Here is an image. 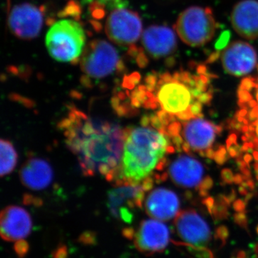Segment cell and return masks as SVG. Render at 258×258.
Wrapping results in <instances>:
<instances>
[{
  "label": "cell",
  "instance_id": "6da1fadb",
  "mask_svg": "<svg viewBox=\"0 0 258 258\" xmlns=\"http://www.w3.org/2000/svg\"><path fill=\"white\" fill-rule=\"evenodd\" d=\"M59 127L66 145L78 158L86 176H104L112 181L123 153L125 129L101 118L70 110Z\"/></svg>",
  "mask_w": 258,
  "mask_h": 258
},
{
  "label": "cell",
  "instance_id": "7a4b0ae2",
  "mask_svg": "<svg viewBox=\"0 0 258 258\" xmlns=\"http://www.w3.org/2000/svg\"><path fill=\"white\" fill-rule=\"evenodd\" d=\"M213 77L204 64L190 70L149 75L146 84L139 87L145 93L143 107L147 109L160 107L169 114L177 115L199 101L204 93L212 91L210 82Z\"/></svg>",
  "mask_w": 258,
  "mask_h": 258
},
{
  "label": "cell",
  "instance_id": "3957f363",
  "mask_svg": "<svg viewBox=\"0 0 258 258\" xmlns=\"http://www.w3.org/2000/svg\"><path fill=\"white\" fill-rule=\"evenodd\" d=\"M149 125L125 129L121 159L112 180L115 186L142 184L164 157L170 138Z\"/></svg>",
  "mask_w": 258,
  "mask_h": 258
},
{
  "label": "cell",
  "instance_id": "277c9868",
  "mask_svg": "<svg viewBox=\"0 0 258 258\" xmlns=\"http://www.w3.org/2000/svg\"><path fill=\"white\" fill-rule=\"evenodd\" d=\"M45 42L52 58L58 62H73L82 55L86 47V33L78 22L62 20L51 26Z\"/></svg>",
  "mask_w": 258,
  "mask_h": 258
},
{
  "label": "cell",
  "instance_id": "5b68a950",
  "mask_svg": "<svg viewBox=\"0 0 258 258\" xmlns=\"http://www.w3.org/2000/svg\"><path fill=\"white\" fill-rule=\"evenodd\" d=\"M217 25L211 9L194 6L179 15L175 25L178 36L186 45L203 46L215 36Z\"/></svg>",
  "mask_w": 258,
  "mask_h": 258
},
{
  "label": "cell",
  "instance_id": "8992f818",
  "mask_svg": "<svg viewBox=\"0 0 258 258\" xmlns=\"http://www.w3.org/2000/svg\"><path fill=\"white\" fill-rule=\"evenodd\" d=\"M81 57L83 72L93 79H104L113 74L119 62L118 51L106 40L90 42L85 47Z\"/></svg>",
  "mask_w": 258,
  "mask_h": 258
},
{
  "label": "cell",
  "instance_id": "52a82bcc",
  "mask_svg": "<svg viewBox=\"0 0 258 258\" xmlns=\"http://www.w3.org/2000/svg\"><path fill=\"white\" fill-rule=\"evenodd\" d=\"M125 235L134 240L139 252L146 255L161 253L170 241V232L160 220H146L136 231L127 230Z\"/></svg>",
  "mask_w": 258,
  "mask_h": 258
},
{
  "label": "cell",
  "instance_id": "ba28073f",
  "mask_svg": "<svg viewBox=\"0 0 258 258\" xmlns=\"http://www.w3.org/2000/svg\"><path fill=\"white\" fill-rule=\"evenodd\" d=\"M106 32L110 40L117 45H133L142 35V20L137 13L118 8L107 19Z\"/></svg>",
  "mask_w": 258,
  "mask_h": 258
},
{
  "label": "cell",
  "instance_id": "9c48e42d",
  "mask_svg": "<svg viewBox=\"0 0 258 258\" xmlns=\"http://www.w3.org/2000/svg\"><path fill=\"white\" fill-rule=\"evenodd\" d=\"M179 238L189 245L205 247L212 240V232L208 222L194 210L179 212L174 220Z\"/></svg>",
  "mask_w": 258,
  "mask_h": 258
},
{
  "label": "cell",
  "instance_id": "30bf717a",
  "mask_svg": "<svg viewBox=\"0 0 258 258\" xmlns=\"http://www.w3.org/2000/svg\"><path fill=\"white\" fill-rule=\"evenodd\" d=\"M108 194V205L115 217L125 222H132V210L143 207L146 190L143 185L123 184L115 186Z\"/></svg>",
  "mask_w": 258,
  "mask_h": 258
},
{
  "label": "cell",
  "instance_id": "8fae6325",
  "mask_svg": "<svg viewBox=\"0 0 258 258\" xmlns=\"http://www.w3.org/2000/svg\"><path fill=\"white\" fill-rule=\"evenodd\" d=\"M221 59L226 72L237 77L250 74L258 66L256 50L244 41L232 42L223 51Z\"/></svg>",
  "mask_w": 258,
  "mask_h": 258
},
{
  "label": "cell",
  "instance_id": "7c38bea8",
  "mask_svg": "<svg viewBox=\"0 0 258 258\" xmlns=\"http://www.w3.org/2000/svg\"><path fill=\"white\" fill-rule=\"evenodd\" d=\"M42 23V12L34 5H18L10 13L9 25L12 32L24 40L36 37L41 30Z\"/></svg>",
  "mask_w": 258,
  "mask_h": 258
},
{
  "label": "cell",
  "instance_id": "4fadbf2b",
  "mask_svg": "<svg viewBox=\"0 0 258 258\" xmlns=\"http://www.w3.org/2000/svg\"><path fill=\"white\" fill-rule=\"evenodd\" d=\"M31 217L27 210L18 206L5 208L0 217V232L3 240L19 242L25 240L32 230Z\"/></svg>",
  "mask_w": 258,
  "mask_h": 258
},
{
  "label": "cell",
  "instance_id": "5bb4252c",
  "mask_svg": "<svg viewBox=\"0 0 258 258\" xmlns=\"http://www.w3.org/2000/svg\"><path fill=\"white\" fill-rule=\"evenodd\" d=\"M142 45L150 57L162 58L175 52L177 40L175 32L169 27L152 25L144 32Z\"/></svg>",
  "mask_w": 258,
  "mask_h": 258
},
{
  "label": "cell",
  "instance_id": "9a60e30c",
  "mask_svg": "<svg viewBox=\"0 0 258 258\" xmlns=\"http://www.w3.org/2000/svg\"><path fill=\"white\" fill-rule=\"evenodd\" d=\"M231 23L239 35L247 40L258 37V1L242 0L234 7Z\"/></svg>",
  "mask_w": 258,
  "mask_h": 258
},
{
  "label": "cell",
  "instance_id": "2e32d148",
  "mask_svg": "<svg viewBox=\"0 0 258 258\" xmlns=\"http://www.w3.org/2000/svg\"><path fill=\"white\" fill-rule=\"evenodd\" d=\"M145 209L152 218L169 221L179 213V198L171 190L158 188L149 194L146 200Z\"/></svg>",
  "mask_w": 258,
  "mask_h": 258
},
{
  "label": "cell",
  "instance_id": "e0dca14e",
  "mask_svg": "<svg viewBox=\"0 0 258 258\" xmlns=\"http://www.w3.org/2000/svg\"><path fill=\"white\" fill-rule=\"evenodd\" d=\"M169 175L176 184L186 188L195 187L204 174L201 163L192 157L180 156L169 167Z\"/></svg>",
  "mask_w": 258,
  "mask_h": 258
},
{
  "label": "cell",
  "instance_id": "ac0fdd59",
  "mask_svg": "<svg viewBox=\"0 0 258 258\" xmlns=\"http://www.w3.org/2000/svg\"><path fill=\"white\" fill-rule=\"evenodd\" d=\"M20 179L29 189L42 190L52 182L53 171L47 161L40 158H32L24 164L20 171Z\"/></svg>",
  "mask_w": 258,
  "mask_h": 258
},
{
  "label": "cell",
  "instance_id": "d6986e66",
  "mask_svg": "<svg viewBox=\"0 0 258 258\" xmlns=\"http://www.w3.org/2000/svg\"><path fill=\"white\" fill-rule=\"evenodd\" d=\"M216 125L198 118L184 124L183 137L195 151L207 150L215 139Z\"/></svg>",
  "mask_w": 258,
  "mask_h": 258
},
{
  "label": "cell",
  "instance_id": "ffe728a7",
  "mask_svg": "<svg viewBox=\"0 0 258 258\" xmlns=\"http://www.w3.org/2000/svg\"><path fill=\"white\" fill-rule=\"evenodd\" d=\"M1 176L9 174L16 166L18 154L9 141L2 139L1 144Z\"/></svg>",
  "mask_w": 258,
  "mask_h": 258
},
{
  "label": "cell",
  "instance_id": "44dd1931",
  "mask_svg": "<svg viewBox=\"0 0 258 258\" xmlns=\"http://www.w3.org/2000/svg\"><path fill=\"white\" fill-rule=\"evenodd\" d=\"M227 159H228V157H227V149L224 146H220L215 152L214 159L217 164H220V165H223Z\"/></svg>",
  "mask_w": 258,
  "mask_h": 258
},
{
  "label": "cell",
  "instance_id": "7402d4cb",
  "mask_svg": "<svg viewBox=\"0 0 258 258\" xmlns=\"http://www.w3.org/2000/svg\"><path fill=\"white\" fill-rule=\"evenodd\" d=\"M230 33L229 31H225L222 32L220 37H219L218 40L216 42L217 50H220L222 49L225 48L230 41Z\"/></svg>",
  "mask_w": 258,
  "mask_h": 258
},
{
  "label": "cell",
  "instance_id": "603a6c76",
  "mask_svg": "<svg viewBox=\"0 0 258 258\" xmlns=\"http://www.w3.org/2000/svg\"><path fill=\"white\" fill-rule=\"evenodd\" d=\"M181 130V123H179V122L178 121L172 122V123H171L170 124L167 126L168 134H169L170 138H172V137L179 135Z\"/></svg>",
  "mask_w": 258,
  "mask_h": 258
},
{
  "label": "cell",
  "instance_id": "cb8c5ba5",
  "mask_svg": "<svg viewBox=\"0 0 258 258\" xmlns=\"http://www.w3.org/2000/svg\"><path fill=\"white\" fill-rule=\"evenodd\" d=\"M203 103L199 101L194 102L190 106L189 108L191 113L195 115L196 118H203V114L202 113L203 111Z\"/></svg>",
  "mask_w": 258,
  "mask_h": 258
},
{
  "label": "cell",
  "instance_id": "d4e9b609",
  "mask_svg": "<svg viewBox=\"0 0 258 258\" xmlns=\"http://www.w3.org/2000/svg\"><path fill=\"white\" fill-rule=\"evenodd\" d=\"M222 179L223 180L224 183L227 184H231L234 182V177L232 171L229 169H224L221 172Z\"/></svg>",
  "mask_w": 258,
  "mask_h": 258
},
{
  "label": "cell",
  "instance_id": "484cf974",
  "mask_svg": "<svg viewBox=\"0 0 258 258\" xmlns=\"http://www.w3.org/2000/svg\"><path fill=\"white\" fill-rule=\"evenodd\" d=\"M237 97L238 101L247 103L252 99V95L249 91L245 90L239 89L237 91Z\"/></svg>",
  "mask_w": 258,
  "mask_h": 258
},
{
  "label": "cell",
  "instance_id": "4316f807",
  "mask_svg": "<svg viewBox=\"0 0 258 258\" xmlns=\"http://www.w3.org/2000/svg\"><path fill=\"white\" fill-rule=\"evenodd\" d=\"M212 186H213V180L210 176H207L199 185L198 190H205L209 191V190L212 189Z\"/></svg>",
  "mask_w": 258,
  "mask_h": 258
},
{
  "label": "cell",
  "instance_id": "83f0119b",
  "mask_svg": "<svg viewBox=\"0 0 258 258\" xmlns=\"http://www.w3.org/2000/svg\"><path fill=\"white\" fill-rule=\"evenodd\" d=\"M234 218H235V221L242 227H245L247 225V217H246L245 212H237L234 215Z\"/></svg>",
  "mask_w": 258,
  "mask_h": 258
},
{
  "label": "cell",
  "instance_id": "f1b7e54d",
  "mask_svg": "<svg viewBox=\"0 0 258 258\" xmlns=\"http://www.w3.org/2000/svg\"><path fill=\"white\" fill-rule=\"evenodd\" d=\"M176 117L181 120H189L190 119H191V118H196L195 115L191 113V110H190L189 108L185 110L184 111L178 113V114L176 115Z\"/></svg>",
  "mask_w": 258,
  "mask_h": 258
},
{
  "label": "cell",
  "instance_id": "f546056e",
  "mask_svg": "<svg viewBox=\"0 0 258 258\" xmlns=\"http://www.w3.org/2000/svg\"><path fill=\"white\" fill-rule=\"evenodd\" d=\"M233 208L237 212H244L246 208V203L241 200H235L233 203Z\"/></svg>",
  "mask_w": 258,
  "mask_h": 258
},
{
  "label": "cell",
  "instance_id": "4dcf8cb0",
  "mask_svg": "<svg viewBox=\"0 0 258 258\" xmlns=\"http://www.w3.org/2000/svg\"><path fill=\"white\" fill-rule=\"evenodd\" d=\"M171 139H172L173 144L176 146V150L179 152H181V149H182L181 146L184 144V139H183L182 137H181L179 134V135L176 136V137H172Z\"/></svg>",
  "mask_w": 258,
  "mask_h": 258
},
{
  "label": "cell",
  "instance_id": "1f68e13d",
  "mask_svg": "<svg viewBox=\"0 0 258 258\" xmlns=\"http://www.w3.org/2000/svg\"><path fill=\"white\" fill-rule=\"evenodd\" d=\"M203 203L207 207L210 213L212 214V210H213L214 207L215 205V200L211 198V197H208V198L203 200Z\"/></svg>",
  "mask_w": 258,
  "mask_h": 258
},
{
  "label": "cell",
  "instance_id": "d6a6232c",
  "mask_svg": "<svg viewBox=\"0 0 258 258\" xmlns=\"http://www.w3.org/2000/svg\"><path fill=\"white\" fill-rule=\"evenodd\" d=\"M248 117L249 120H250L251 121L258 119V106L251 109V111H249Z\"/></svg>",
  "mask_w": 258,
  "mask_h": 258
},
{
  "label": "cell",
  "instance_id": "836d02e7",
  "mask_svg": "<svg viewBox=\"0 0 258 258\" xmlns=\"http://www.w3.org/2000/svg\"><path fill=\"white\" fill-rule=\"evenodd\" d=\"M205 154H206L207 157L209 158V159H212L215 157V152L212 148H209V149L205 151Z\"/></svg>",
  "mask_w": 258,
  "mask_h": 258
},
{
  "label": "cell",
  "instance_id": "e575fe53",
  "mask_svg": "<svg viewBox=\"0 0 258 258\" xmlns=\"http://www.w3.org/2000/svg\"><path fill=\"white\" fill-rule=\"evenodd\" d=\"M243 181V177H242V175H241L240 174H236L235 177H234V182H235V184H241Z\"/></svg>",
  "mask_w": 258,
  "mask_h": 258
},
{
  "label": "cell",
  "instance_id": "d590c367",
  "mask_svg": "<svg viewBox=\"0 0 258 258\" xmlns=\"http://www.w3.org/2000/svg\"><path fill=\"white\" fill-rule=\"evenodd\" d=\"M181 148H182V150L184 151L185 153L186 154H189L191 153V147L187 142H184V144L181 146Z\"/></svg>",
  "mask_w": 258,
  "mask_h": 258
},
{
  "label": "cell",
  "instance_id": "8d00e7d4",
  "mask_svg": "<svg viewBox=\"0 0 258 258\" xmlns=\"http://www.w3.org/2000/svg\"><path fill=\"white\" fill-rule=\"evenodd\" d=\"M247 114V109H241L240 111L236 112L235 118L237 117H244Z\"/></svg>",
  "mask_w": 258,
  "mask_h": 258
},
{
  "label": "cell",
  "instance_id": "74e56055",
  "mask_svg": "<svg viewBox=\"0 0 258 258\" xmlns=\"http://www.w3.org/2000/svg\"><path fill=\"white\" fill-rule=\"evenodd\" d=\"M240 170L243 175H245L248 176L249 178H251V173L250 171H249V167L242 168Z\"/></svg>",
  "mask_w": 258,
  "mask_h": 258
},
{
  "label": "cell",
  "instance_id": "f35d334b",
  "mask_svg": "<svg viewBox=\"0 0 258 258\" xmlns=\"http://www.w3.org/2000/svg\"><path fill=\"white\" fill-rule=\"evenodd\" d=\"M247 182V188L250 190H253L254 189V186H255V184H254V182L252 181V179H249L246 181Z\"/></svg>",
  "mask_w": 258,
  "mask_h": 258
},
{
  "label": "cell",
  "instance_id": "ab89813d",
  "mask_svg": "<svg viewBox=\"0 0 258 258\" xmlns=\"http://www.w3.org/2000/svg\"><path fill=\"white\" fill-rule=\"evenodd\" d=\"M247 188L244 187V186H241L239 187V192H240L241 195L242 196H246L248 193V191H247Z\"/></svg>",
  "mask_w": 258,
  "mask_h": 258
},
{
  "label": "cell",
  "instance_id": "60d3db41",
  "mask_svg": "<svg viewBox=\"0 0 258 258\" xmlns=\"http://www.w3.org/2000/svg\"><path fill=\"white\" fill-rule=\"evenodd\" d=\"M247 106H248L250 108H253L254 107L258 106L257 101L252 98L250 101H249L248 103H247Z\"/></svg>",
  "mask_w": 258,
  "mask_h": 258
},
{
  "label": "cell",
  "instance_id": "b9f144b4",
  "mask_svg": "<svg viewBox=\"0 0 258 258\" xmlns=\"http://www.w3.org/2000/svg\"><path fill=\"white\" fill-rule=\"evenodd\" d=\"M228 139H230V140L231 141V142H232V143L234 145H235V144H237V137L235 134H231L230 137H229Z\"/></svg>",
  "mask_w": 258,
  "mask_h": 258
},
{
  "label": "cell",
  "instance_id": "7bdbcfd3",
  "mask_svg": "<svg viewBox=\"0 0 258 258\" xmlns=\"http://www.w3.org/2000/svg\"><path fill=\"white\" fill-rule=\"evenodd\" d=\"M176 148L172 147V146H168L166 149V154H174L175 152Z\"/></svg>",
  "mask_w": 258,
  "mask_h": 258
},
{
  "label": "cell",
  "instance_id": "ee69618b",
  "mask_svg": "<svg viewBox=\"0 0 258 258\" xmlns=\"http://www.w3.org/2000/svg\"><path fill=\"white\" fill-rule=\"evenodd\" d=\"M244 160L246 163H247V164H249V162L252 160V157L250 155V154H245L244 157Z\"/></svg>",
  "mask_w": 258,
  "mask_h": 258
},
{
  "label": "cell",
  "instance_id": "f6af8a7d",
  "mask_svg": "<svg viewBox=\"0 0 258 258\" xmlns=\"http://www.w3.org/2000/svg\"><path fill=\"white\" fill-rule=\"evenodd\" d=\"M199 193L203 198H207L209 195L208 191H205V190H199Z\"/></svg>",
  "mask_w": 258,
  "mask_h": 258
},
{
  "label": "cell",
  "instance_id": "bcb514c9",
  "mask_svg": "<svg viewBox=\"0 0 258 258\" xmlns=\"http://www.w3.org/2000/svg\"><path fill=\"white\" fill-rule=\"evenodd\" d=\"M215 130H216V133L217 134H222V131H223V127L221 126V125H217L215 126Z\"/></svg>",
  "mask_w": 258,
  "mask_h": 258
},
{
  "label": "cell",
  "instance_id": "7dc6e473",
  "mask_svg": "<svg viewBox=\"0 0 258 258\" xmlns=\"http://www.w3.org/2000/svg\"><path fill=\"white\" fill-rule=\"evenodd\" d=\"M252 193H247V195H246L245 198V203H247V201H249V200L252 198Z\"/></svg>",
  "mask_w": 258,
  "mask_h": 258
},
{
  "label": "cell",
  "instance_id": "c3c4849f",
  "mask_svg": "<svg viewBox=\"0 0 258 258\" xmlns=\"http://www.w3.org/2000/svg\"><path fill=\"white\" fill-rule=\"evenodd\" d=\"M226 144H226V145H227V149H230V148L232 147V144H233L232 143V142H231V141L229 139H227V142H226Z\"/></svg>",
  "mask_w": 258,
  "mask_h": 258
},
{
  "label": "cell",
  "instance_id": "681fc988",
  "mask_svg": "<svg viewBox=\"0 0 258 258\" xmlns=\"http://www.w3.org/2000/svg\"><path fill=\"white\" fill-rule=\"evenodd\" d=\"M242 132H243L244 134H245L246 132H249V126L247 125H244L243 127L242 128Z\"/></svg>",
  "mask_w": 258,
  "mask_h": 258
},
{
  "label": "cell",
  "instance_id": "f907efd6",
  "mask_svg": "<svg viewBox=\"0 0 258 258\" xmlns=\"http://www.w3.org/2000/svg\"><path fill=\"white\" fill-rule=\"evenodd\" d=\"M255 96H256V101H257L258 103V88L257 89H255ZM256 134H257V135L258 136V125H257V127H256Z\"/></svg>",
  "mask_w": 258,
  "mask_h": 258
},
{
  "label": "cell",
  "instance_id": "816d5d0a",
  "mask_svg": "<svg viewBox=\"0 0 258 258\" xmlns=\"http://www.w3.org/2000/svg\"><path fill=\"white\" fill-rule=\"evenodd\" d=\"M168 174L166 173H164V174H161V181H166L167 179Z\"/></svg>",
  "mask_w": 258,
  "mask_h": 258
},
{
  "label": "cell",
  "instance_id": "f5cc1de1",
  "mask_svg": "<svg viewBox=\"0 0 258 258\" xmlns=\"http://www.w3.org/2000/svg\"><path fill=\"white\" fill-rule=\"evenodd\" d=\"M253 158L255 159V161H258V151H254Z\"/></svg>",
  "mask_w": 258,
  "mask_h": 258
},
{
  "label": "cell",
  "instance_id": "db71d44e",
  "mask_svg": "<svg viewBox=\"0 0 258 258\" xmlns=\"http://www.w3.org/2000/svg\"><path fill=\"white\" fill-rule=\"evenodd\" d=\"M242 123H243V125H249V119H247V118H244L243 122H242Z\"/></svg>",
  "mask_w": 258,
  "mask_h": 258
},
{
  "label": "cell",
  "instance_id": "11a10c76",
  "mask_svg": "<svg viewBox=\"0 0 258 258\" xmlns=\"http://www.w3.org/2000/svg\"><path fill=\"white\" fill-rule=\"evenodd\" d=\"M242 140L244 142H248V139H247V137H246L245 135L242 136Z\"/></svg>",
  "mask_w": 258,
  "mask_h": 258
},
{
  "label": "cell",
  "instance_id": "9f6ffc18",
  "mask_svg": "<svg viewBox=\"0 0 258 258\" xmlns=\"http://www.w3.org/2000/svg\"><path fill=\"white\" fill-rule=\"evenodd\" d=\"M98 1L101 2V3H108V2L114 1V0H98Z\"/></svg>",
  "mask_w": 258,
  "mask_h": 258
}]
</instances>
